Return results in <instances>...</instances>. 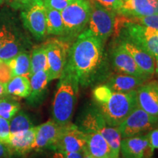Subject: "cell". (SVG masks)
Masks as SVG:
<instances>
[{
	"mask_svg": "<svg viewBox=\"0 0 158 158\" xmlns=\"http://www.w3.org/2000/svg\"><path fill=\"white\" fill-rule=\"evenodd\" d=\"M104 41L86 29L68 50L63 73L73 76L79 85L87 86L103 75Z\"/></svg>",
	"mask_w": 158,
	"mask_h": 158,
	"instance_id": "6da1fadb",
	"label": "cell"
},
{
	"mask_svg": "<svg viewBox=\"0 0 158 158\" xmlns=\"http://www.w3.org/2000/svg\"><path fill=\"white\" fill-rule=\"evenodd\" d=\"M52 106L53 120L59 125L70 123L76 106L79 84L70 75L63 73L60 77Z\"/></svg>",
	"mask_w": 158,
	"mask_h": 158,
	"instance_id": "7a4b0ae2",
	"label": "cell"
},
{
	"mask_svg": "<svg viewBox=\"0 0 158 158\" xmlns=\"http://www.w3.org/2000/svg\"><path fill=\"white\" fill-rule=\"evenodd\" d=\"M95 106L108 125L117 127L138 106L136 90L113 92L107 101Z\"/></svg>",
	"mask_w": 158,
	"mask_h": 158,
	"instance_id": "3957f363",
	"label": "cell"
},
{
	"mask_svg": "<svg viewBox=\"0 0 158 158\" xmlns=\"http://www.w3.org/2000/svg\"><path fill=\"white\" fill-rule=\"evenodd\" d=\"M116 19L115 31L137 43L155 57L158 56V29L126 20L123 15Z\"/></svg>",
	"mask_w": 158,
	"mask_h": 158,
	"instance_id": "277c9868",
	"label": "cell"
},
{
	"mask_svg": "<svg viewBox=\"0 0 158 158\" xmlns=\"http://www.w3.org/2000/svg\"><path fill=\"white\" fill-rule=\"evenodd\" d=\"M85 133H99L103 136L111 149L114 158L119 157L122 136L116 127H110L106 124L99 110L91 108L85 114L79 127Z\"/></svg>",
	"mask_w": 158,
	"mask_h": 158,
	"instance_id": "5b68a950",
	"label": "cell"
},
{
	"mask_svg": "<svg viewBox=\"0 0 158 158\" xmlns=\"http://www.w3.org/2000/svg\"><path fill=\"white\" fill-rule=\"evenodd\" d=\"M92 5L87 0H75L61 11L64 35L69 39L78 36L88 25Z\"/></svg>",
	"mask_w": 158,
	"mask_h": 158,
	"instance_id": "8992f818",
	"label": "cell"
},
{
	"mask_svg": "<svg viewBox=\"0 0 158 158\" xmlns=\"http://www.w3.org/2000/svg\"><path fill=\"white\" fill-rule=\"evenodd\" d=\"M116 127L122 138L141 135L158 127V116L151 115L137 106Z\"/></svg>",
	"mask_w": 158,
	"mask_h": 158,
	"instance_id": "52a82bcc",
	"label": "cell"
},
{
	"mask_svg": "<svg viewBox=\"0 0 158 158\" xmlns=\"http://www.w3.org/2000/svg\"><path fill=\"white\" fill-rule=\"evenodd\" d=\"M91 5L92 13L86 30L105 42L115 31L116 13L94 2H91Z\"/></svg>",
	"mask_w": 158,
	"mask_h": 158,
	"instance_id": "ba28073f",
	"label": "cell"
},
{
	"mask_svg": "<svg viewBox=\"0 0 158 158\" xmlns=\"http://www.w3.org/2000/svg\"><path fill=\"white\" fill-rule=\"evenodd\" d=\"M49 80L58 79L62 76L67 62L70 45L66 40L51 39L45 42Z\"/></svg>",
	"mask_w": 158,
	"mask_h": 158,
	"instance_id": "9c48e42d",
	"label": "cell"
},
{
	"mask_svg": "<svg viewBox=\"0 0 158 158\" xmlns=\"http://www.w3.org/2000/svg\"><path fill=\"white\" fill-rule=\"evenodd\" d=\"M85 147L86 133L70 122L62 126L59 137L51 149L62 152H82Z\"/></svg>",
	"mask_w": 158,
	"mask_h": 158,
	"instance_id": "30bf717a",
	"label": "cell"
},
{
	"mask_svg": "<svg viewBox=\"0 0 158 158\" xmlns=\"http://www.w3.org/2000/svg\"><path fill=\"white\" fill-rule=\"evenodd\" d=\"M21 17L23 26L35 38L42 40L46 36V15L43 0H35L23 9Z\"/></svg>",
	"mask_w": 158,
	"mask_h": 158,
	"instance_id": "8fae6325",
	"label": "cell"
},
{
	"mask_svg": "<svg viewBox=\"0 0 158 158\" xmlns=\"http://www.w3.org/2000/svg\"><path fill=\"white\" fill-rule=\"evenodd\" d=\"M110 60L112 67L118 73L140 77L148 80L152 78L138 68L133 57L116 41L110 48Z\"/></svg>",
	"mask_w": 158,
	"mask_h": 158,
	"instance_id": "7c38bea8",
	"label": "cell"
},
{
	"mask_svg": "<svg viewBox=\"0 0 158 158\" xmlns=\"http://www.w3.org/2000/svg\"><path fill=\"white\" fill-rule=\"evenodd\" d=\"M117 42L133 57L136 64L145 74L152 77L155 75V59L145 49L121 33H116Z\"/></svg>",
	"mask_w": 158,
	"mask_h": 158,
	"instance_id": "4fadbf2b",
	"label": "cell"
},
{
	"mask_svg": "<svg viewBox=\"0 0 158 158\" xmlns=\"http://www.w3.org/2000/svg\"><path fill=\"white\" fill-rule=\"evenodd\" d=\"M154 150L150 145L147 134L122 138V158H152Z\"/></svg>",
	"mask_w": 158,
	"mask_h": 158,
	"instance_id": "5bb4252c",
	"label": "cell"
},
{
	"mask_svg": "<svg viewBox=\"0 0 158 158\" xmlns=\"http://www.w3.org/2000/svg\"><path fill=\"white\" fill-rule=\"evenodd\" d=\"M139 108L151 115L158 116V81H147L136 89Z\"/></svg>",
	"mask_w": 158,
	"mask_h": 158,
	"instance_id": "9a60e30c",
	"label": "cell"
},
{
	"mask_svg": "<svg viewBox=\"0 0 158 158\" xmlns=\"http://www.w3.org/2000/svg\"><path fill=\"white\" fill-rule=\"evenodd\" d=\"M124 16L141 17L158 13V0H123L116 12Z\"/></svg>",
	"mask_w": 158,
	"mask_h": 158,
	"instance_id": "2e32d148",
	"label": "cell"
},
{
	"mask_svg": "<svg viewBox=\"0 0 158 158\" xmlns=\"http://www.w3.org/2000/svg\"><path fill=\"white\" fill-rule=\"evenodd\" d=\"M62 126L54 120H48L37 126L33 150L40 151L44 149H51L56 141Z\"/></svg>",
	"mask_w": 158,
	"mask_h": 158,
	"instance_id": "e0dca14e",
	"label": "cell"
},
{
	"mask_svg": "<svg viewBox=\"0 0 158 158\" xmlns=\"http://www.w3.org/2000/svg\"><path fill=\"white\" fill-rule=\"evenodd\" d=\"M147 81H149V80L146 78L117 73L108 77L105 84L107 85L112 92H127L136 90L138 87Z\"/></svg>",
	"mask_w": 158,
	"mask_h": 158,
	"instance_id": "ac0fdd59",
	"label": "cell"
},
{
	"mask_svg": "<svg viewBox=\"0 0 158 158\" xmlns=\"http://www.w3.org/2000/svg\"><path fill=\"white\" fill-rule=\"evenodd\" d=\"M37 127H33L23 133L10 135L7 144L12 153L24 155L30 152L34 147Z\"/></svg>",
	"mask_w": 158,
	"mask_h": 158,
	"instance_id": "d6986e66",
	"label": "cell"
},
{
	"mask_svg": "<svg viewBox=\"0 0 158 158\" xmlns=\"http://www.w3.org/2000/svg\"><path fill=\"white\" fill-rule=\"evenodd\" d=\"M31 85V93L27 98L31 105H37L44 98L46 93L49 80L47 70H40L32 74L29 78Z\"/></svg>",
	"mask_w": 158,
	"mask_h": 158,
	"instance_id": "ffe728a7",
	"label": "cell"
},
{
	"mask_svg": "<svg viewBox=\"0 0 158 158\" xmlns=\"http://www.w3.org/2000/svg\"><path fill=\"white\" fill-rule=\"evenodd\" d=\"M85 149L91 157L94 158H104L107 156H112L111 149L108 142L99 133H86Z\"/></svg>",
	"mask_w": 158,
	"mask_h": 158,
	"instance_id": "44dd1931",
	"label": "cell"
},
{
	"mask_svg": "<svg viewBox=\"0 0 158 158\" xmlns=\"http://www.w3.org/2000/svg\"><path fill=\"white\" fill-rule=\"evenodd\" d=\"M31 93L30 80L26 76H14L7 83V95L27 98Z\"/></svg>",
	"mask_w": 158,
	"mask_h": 158,
	"instance_id": "7402d4cb",
	"label": "cell"
},
{
	"mask_svg": "<svg viewBox=\"0 0 158 158\" xmlns=\"http://www.w3.org/2000/svg\"><path fill=\"white\" fill-rule=\"evenodd\" d=\"M11 69L13 77L26 76L30 78L31 58L27 52H20L16 56L7 61Z\"/></svg>",
	"mask_w": 158,
	"mask_h": 158,
	"instance_id": "603a6c76",
	"label": "cell"
},
{
	"mask_svg": "<svg viewBox=\"0 0 158 158\" xmlns=\"http://www.w3.org/2000/svg\"><path fill=\"white\" fill-rule=\"evenodd\" d=\"M45 15L47 35L64 36V28L61 12L45 7Z\"/></svg>",
	"mask_w": 158,
	"mask_h": 158,
	"instance_id": "cb8c5ba5",
	"label": "cell"
},
{
	"mask_svg": "<svg viewBox=\"0 0 158 158\" xmlns=\"http://www.w3.org/2000/svg\"><path fill=\"white\" fill-rule=\"evenodd\" d=\"M31 58L30 76L40 70L48 71V61H47L46 48L44 43L33 49Z\"/></svg>",
	"mask_w": 158,
	"mask_h": 158,
	"instance_id": "d4e9b609",
	"label": "cell"
},
{
	"mask_svg": "<svg viewBox=\"0 0 158 158\" xmlns=\"http://www.w3.org/2000/svg\"><path fill=\"white\" fill-rule=\"evenodd\" d=\"M33 127L34 126L29 116L23 111H19L18 114H15L12 118L10 122L11 135L23 133Z\"/></svg>",
	"mask_w": 158,
	"mask_h": 158,
	"instance_id": "484cf974",
	"label": "cell"
},
{
	"mask_svg": "<svg viewBox=\"0 0 158 158\" xmlns=\"http://www.w3.org/2000/svg\"><path fill=\"white\" fill-rule=\"evenodd\" d=\"M20 108V104L15 100L3 98L0 100V116L9 121L19 111Z\"/></svg>",
	"mask_w": 158,
	"mask_h": 158,
	"instance_id": "4316f807",
	"label": "cell"
},
{
	"mask_svg": "<svg viewBox=\"0 0 158 158\" xmlns=\"http://www.w3.org/2000/svg\"><path fill=\"white\" fill-rule=\"evenodd\" d=\"M20 45L14 35L0 48V59L7 62L20 53Z\"/></svg>",
	"mask_w": 158,
	"mask_h": 158,
	"instance_id": "83f0119b",
	"label": "cell"
},
{
	"mask_svg": "<svg viewBox=\"0 0 158 158\" xmlns=\"http://www.w3.org/2000/svg\"><path fill=\"white\" fill-rule=\"evenodd\" d=\"M112 92H113L110 90V89L106 84L99 85L96 86L92 92V97L95 102V106L106 102L110 98Z\"/></svg>",
	"mask_w": 158,
	"mask_h": 158,
	"instance_id": "f1b7e54d",
	"label": "cell"
},
{
	"mask_svg": "<svg viewBox=\"0 0 158 158\" xmlns=\"http://www.w3.org/2000/svg\"><path fill=\"white\" fill-rule=\"evenodd\" d=\"M123 16L125 18L126 20L130 22L138 23L145 27H151V28L158 29V13L147 16L141 17H133V16Z\"/></svg>",
	"mask_w": 158,
	"mask_h": 158,
	"instance_id": "f546056e",
	"label": "cell"
},
{
	"mask_svg": "<svg viewBox=\"0 0 158 158\" xmlns=\"http://www.w3.org/2000/svg\"><path fill=\"white\" fill-rule=\"evenodd\" d=\"M10 135L9 120L0 116V142L8 144L10 139Z\"/></svg>",
	"mask_w": 158,
	"mask_h": 158,
	"instance_id": "4dcf8cb0",
	"label": "cell"
},
{
	"mask_svg": "<svg viewBox=\"0 0 158 158\" xmlns=\"http://www.w3.org/2000/svg\"><path fill=\"white\" fill-rule=\"evenodd\" d=\"M75 0H44L43 3L46 7L62 11Z\"/></svg>",
	"mask_w": 158,
	"mask_h": 158,
	"instance_id": "1f68e13d",
	"label": "cell"
},
{
	"mask_svg": "<svg viewBox=\"0 0 158 158\" xmlns=\"http://www.w3.org/2000/svg\"><path fill=\"white\" fill-rule=\"evenodd\" d=\"M91 2L98 3L105 8L116 13L122 7L123 0H91Z\"/></svg>",
	"mask_w": 158,
	"mask_h": 158,
	"instance_id": "d6a6232c",
	"label": "cell"
},
{
	"mask_svg": "<svg viewBox=\"0 0 158 158\" xmlns=\"http://www.w3.org/2000/svg\"><path fill=\"white\" fill-rule=\"evenodd\" d=\"M13 78V74L7 62L0 61V83L7 84Z\"/></svg>",
	"mask_w": 158,
	"mask_h": 158,
	"instance_id": "836d02e7",
	"label": "cell"
},
{
	"mask_svg": "<svg viewBox=\"0 0 158 158\" xmlns=\"http://www.w3.org/2000/svg\"><path fill=\"white\" fill-rule=\"evenodd\" d=\"M5 1L13 8L23 10L31 5L35 0H5Z\"/></svg>",
	"mask_w": 158,
	"mask_h": 158,
	"instance_id": "e575fe53",
	"label": "cell"
},
{
	"mask_svg": "<svg viewBox=\"0 0 158 158\" xmlns=\"http://www.w3.org/2000/svg\"><path fill=\"white\" fill-rule=\"evenodd\" d=\"M13 36L14 35L11 31L7 30L5 27H2L0 29V48Z\"/></svg>",
	"mask_w": 158,
	"mask_h": 158,
	"instance_id": "d590c367",
	"label": "cell"
},
{
	"mask_svg": "<svg viewBox=\"0 0 158 158\" xmlns=\"http://www.w3.org/2000/svg\"><path fill=\"white\" fill-rule=\"evenodd\" d=\"M149 143L154 149H158V127L152 130L147 133Z\"/></svg>",
	"mask_w": 158,
	"mask_h": 158,
	"instance_id": "8d00e7d4",
	"label": "cell"
},
{
	"mask_svg": "<svg viewBox=\"0 0 158 158\" xmlns=\"http://www.w3.org/2000/svg\"><path fill=\"white\" fill-rule=\"evenodd\" d=\"M82 152H55L54 157H53L54 158H83Z\"/></svg>",
	"mask_w": 158,
	"mask_h": 158,
	"instance_id": "74e56055",
	"label": "cell"
},
{
	"mask_svg": "<svg viewBox=\"0 0 158 158\" xmlns=\"http://www.w3.org/2000/svg\"><path fill=\"white\" fill-rule=\"evenodd\" d=\"M12 154L8 145L0 142V158H7Z\"/></svg>",
	"mask_w": 158,
	"mask_h": 158,
	"instance_id": "f35d334b",
	"label": "cell"
},
{
	"mask_svg": "<svg viewBox=\"0 0 158 158\" xmlns=\"http://www.w3.org/2000/svg\"><path fill=\"white\" fill-rule=\"evenodd\" d=\"M7 95V84L0 83V98H3Z\"/></svg>",
	"mask_w": 158,
	"mask_h": 158,
	"instance_id": "ab89813d",
	"label": "cell"
},
{
	"mask_svg": "<svg viewBox=\"0 0 158 158\" xmlns=\"http://www.w3.org/2000/svg\"><path fill=\"white\" fill-rule=\"evenodd\" d=\"M155 75L157 76L158 78V56L155 57Z\"/></svg>",
	"mask_w": 158,
	"mask_h": 158,
	"instance_id": "60d3db41",
	"label": "cell"
},
{
	"mask_svg": "<svg viewBox=\"0 0 158 158\" xmlns=\"http://www.w3.org/2000/svg\"><path fill=\"white\" fill-rule=\"evenodd\" d=\"M83 158H92V157L89 155L87 152H86V149H84V151H83Z\"/></svg>",
	"mask_w": 158,
	"mask_h": 158,
	"instance_id": "b9f144b4",
	"label": "cell"
},
{
	"mask_svg": "<svg viewBox=\"0 0 158 158\" xmlns=\"http://www.w3.org/2000/svg\"><path fill=\"white\" fill-rule=\"evenodd\" d=\"M5 2V0H0V5H2V4Z\"/></svg>",
	"mask_w": 158,
	"mask_h": 158,
	"instance_id": "7bdbcfd3",
	"label": "cell"
},
{
	"mask_svg": "<svg viewBox=\"0 0 158 158\" xmlns=\"http://www.w3.org/2000/svg\"><path fill=\"white\" fill-rule=\"evenodd\" d=\"M104 158H114V157H112V156H107V157H104Z\"/></svg>",
	"mask_w": 158,
	"mask_h": 158,
	"instance_id": "ee69618b",
	"label": "cell"
},
{
	"mask_svg": "<svg viewBox=\"0 0 158 158\" xmlns=\"http://www.w3.org/2000/svg\"><path fill=\"white\" fill-rule=\"evenodd\" d=\"M2 98H0V100H2Z\"/></svg>",
	"mask_w": 158,
	"mask_h": 158,
	"instance_id": "f6af8a7d",
	"label": "cell"
},
{
	"mask_svg": "<svg viewBox=\"0 0 158 158\" xmlns=\"http://www.w3.org/2000/svg\"><path fill=\"white\" fill-rule=\"evenodd\" d=\"M117 158H122V157H117Z\"/></svg>",
	"mask_w": 158,
	"mask_h": 158,
	"instance_id": "bcb514c9",
	"label": "cell"
},
{
	"mask_svg": "<svg viewBox=\"0 0 158 158\" xmlns=\"http://www.w3.org/2000/svg\"><path fill=\"white\" fill-rule=\"evenodd\" d=\"M0 61H2V60H1V59H0Z\"/></svg>",
	"mask_w": 158,
	"mask_h": 158,
	"instance_id": "7dc6e473",
	"label": "cell"
},
{
	"mask_svg": "<svg viewBox=\"0 0 158 158\" xmlns=\"http://www.w3.org/2000/svg\"><path fill=\"white\" fill-rule=\"evenodd\" d=\"M43 1H44V0H43Z\"/></svg>",
	"mask_w": 158,
	"mask_h": 158,
	"instance_id": "c3c4849f",
	"label": "cell"
},
{
	"mask_svg": "<svg viewBox=\"0 0 158 158\" xmlns=\"http://www.w3.org/2000/svg\"><path fill=\"white\" fill-rule=\"evenodd\" d=\"M92 158H94V157H92Z\"/></svg>",
	"mask_w": 158,
	"mask_h": 158,
	"instance_id": "681fc988",
	"label": "cell"
}]
</instances>
